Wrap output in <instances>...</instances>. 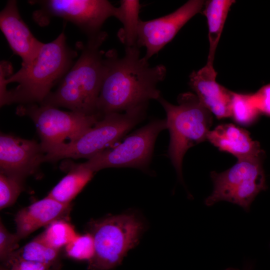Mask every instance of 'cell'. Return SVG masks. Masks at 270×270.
Here are the masks:
<instances>
[{"mask_svg":"<svg viewBox=\"0 0 270 270\" xmlns=\"http://www.w3.org/2000/svg\"><path fill=\"white\" fill-rule=\"evenodd\" d=\"M147 104L127 110L124 114L111 113L104 116L75 140L60 144L46 153L45 162L62 158L89 159L114 144L144 118Z\"/></svg>","mask_w":270,"mask_h":270,"instance_id":"5","label":"cell"},{"mask_svg":"<svg viewBox=\"0 0 270 270\" xmlns=\"http://www.w3.org/2000/svg\"><path fill=\"white\" fill-rule=\"evenodd\" d=\"M77 52L66 42L64 32L54 40L44 43L30 64L12 73L11 63H0V106L12 103L41 104L52 87L60 82L72 66Z\"/></svg>","mask_w":270,"mask_h":270,"instance_id":"2","label":"cell"},{"mask_svg":"<svg viewBox=\"0 0 270 270\" xmlns=\"http://www.w3.org/2000/svg\"><path fill=\"white\" fill-rule=\"evenodd\" d=\"M264 156L238 160L232 166L220 173L212 172L214 188L204 204L210 206L226 201L248 212L256 196L268 188L263 168Z\"/></svg>","mask_w":270,"mask_h":270,"instance_id":"7","label":"cell"},{"mask_svg":"<svg viewBox=\"0 0 270 270\" xmlns=\"http://www.w3.org/2000/svg\"><path fill=\"white\" fill-rule=\"evenodd\" d=\"M68 173L52 189L47 196L64 204L71 201L93 177L94 172L82 164L69 166Z\"/></svg>","mask_w":270,"mask_h":270,"instance_id":"17","label":"cell"},{"mask_svg":"<svg viewBox=\"0 0 270 270\" xmlns=\"http://www.w3.org/2000/svg\"><path fill=\"white\" fill-rule=\"evenodd\" d=\"M158 100L166 112L167 128L170 134L168 155L180 180L182 182L184 156L190 148L207 140L212 116L196 94L190 92L180 94L177 105L161 96Z\"/></svg>","mask_w":270,"mask_h":270,"instance_id":"4","label":"cell"},{"mask_svg":"<svg viewBox=\"0 0 270 270\" xmlns=\"http://www.w3.org/2000/svg\"><path fill=\"white\" fill-rule=\"evenodd\" d=\"M16 112L33 120L45 154L75 140L102 118L98 114L64 112L53 106L36 104H21Z\"/></svg>","mask_w":270,"mask_h":270,"instance_id":"8","label":"cell"},{"mask_svg":"<svg viewBox=\"0 0 270 270\" xmlns=\"http://www.w3.org/2000/svg\"><path fill=\"white\" fill-rule=\"evenodd\" d=\"M65 251L66 256L70 258L89 262L95 253L94 242L92 234L90 233L78 234L65 246Z\"/></svg>","mask_w":270,"mask_h":270,"instance_id":"23","label":"cell"},{"mask_svg":"<svg viewBox=\"0 0 270 270\" xmlns=\"http://www.w3.org/2000/svg\"><path fill=\"white\" fill-rule=\"evenodd\" d=\"M216 75L213 64L207 62L192 72L189 84L202 104L220 120L230 117L232 92L216 81Z\"/></svg>","mask_w":270,"mask_h":270,"instance_id":"14","label":"cell"},{"mask_svg":"<svg viewBox=\"0 0 270 270\" xmlns=\"http://www.w3.org/2000/svg\"><path fill=\"white\" fill-rule=\"evenodd\" d=\"M8 270H56L54 264H48L41 262L20 260H8L6 262Z\"/></svg>","mask_w":270,"mask_h":270,"instance_id":"27","label":"cell"},{"mask_svg":"<svg viewBox=\"0 0 270 270\" xmlns=\"http://www.w3.org/2000/svg\"><path fill=\"white\" fill-rule=\"evenodd\" d=\"M20 240L16 234L10 232L0 220V258L2 260L6 262L18 248Z\"/></svg>","mask_w":270,"mask_h":270,"instance_id":"25","label":"cell"},{"mask_svg":"<svg viewBox=\"0 0 270 270\" xmlns=\"http://www.w3.org/2000/svg\"><path fill=\"white\" fill-rule=\"evenodd\" d=\"M17 2L9 0L0 12V28L11 50L28 65L36 58L44 43L32 34L22 18Z\"/></svg>","mask_w":270,"mask_h":270,"instance_id":"13","label":"cell"},{"mask_svg":"<svg viewBox=\"0 0 270 270\" xmlns=\"http://www.w3.org/2000/svg\"><path fill=\"white\" fill-rule=\"evenodd\" d=\"M105 32L88 38L86 44L78 43L82 52L60 82L40 104L62 106L86 114H97V103L104 72V52L100 46Z\"/></svg>","mask_w":270,"mask_h":270,"instance_id":"3","label":"cell"},{"mask_svg":"<svg viewBox=\"0 0 270 270\" xmlns=\"http://www.w3.org/2000/svg\"><path fill=\"white\" fill-rule=\"evenodd\" d=\"M95 253L88 262L89 270H110L120 264L128 252L138 242L142 222L134 214H122L89 224Z\"/></svg>","mask_w":270,"mask_h":270,"instance_id":"6","label":"cell"},{"mask_svg":"<svg viewBox=\"0 0 270 270\" xmlns=\"http://www.w3.org/2000/svg\"><path fill=\"white\" fill-rule=\"evenodd\" d=\"M207 140L220 151L242 160L264 154L260 143L252 140L246 130L232 124L218 125L210 130Z\"/></svg>","mask_w":270,"mask_h":270,"instance_id":"16","label":"cell"},{"mask_svg":"<svg viewBox=\"0 0 270 270\" xmlns=\"http://www.w3.org/2000/svg\"><path fill=\"white\" fill-rule=\"evenodd\" d=\"M70 208V204H62L46 196L17 212L16 234L20 240L25 238L42 226L64 219Z\"/></svg>","mask_w":270,"mask_h":270,"instance_id":"15","label":"cell"},{"mask_svg":"<svg viewBox=\"0 0 270 270\" xmlns=\"http://www.w3.org/2000/svg\"><path fill=\"white\" fill-rule=\"evenodd\" d=\"M24 179L0 172V208L12 205L22 191Z\"/></svg>","mask_w":270,"mask_h":270,"instance_id":"24","label":"cell"},{"mask_svg":"<svg viewBox=\"0 0 270 270\" xmlns=\"http://www.w3.org/2000/svg\"><path fill=\"white\" fill-rule=\"evenodd\" d=\"M261 114L254 106L250 98V94L232 92L230 118L237 124L249 126L255 123Z\"/></svg>","mask_w":270,"mask_h":270,"instance_id":"22","label":"cell"},{"mask_svg":"<svg viewBox=\"0 0 270 270\" xmlns=\"http://www.w3.org/2000/svg\"><path fill=\"white\" fill-rule=\"evenodd\" d=\"M166 128V119L154 120L132 134L122 143L102 151L82 164L93 172L108 168H146L157 136Z\"/></svg>","mask_w":270,"mask_h":270,"instance_id":"10","label":"cell"},{"mask_svg":"<svg viewBox=\"0 0 270 270\" xmlns=\"http://www.w3.org/2000/svg\"><path fill=\"white\" fill-rule=\"evenodd\" d=\"M78 235L70 222L65 219H61L48 226L46 229L36 238L49 247L59 250Z\"/></svg>","mask_w":270,"mask_h":270,"instance_id":"21","label":"cell"},{"mask_svg":"<svg viewBox=\"0 0 270 270\" xmlns=\"http://www.w3.org/2000/svg\"><path fill=\"white\" fill-rule=\"evenodd\" d=\"M44 156L36 140L0 134V172L24 179L38 170Z\"/></svg>","mask_w":270,"mask_h":270,"instance_id":"12","label":"cell"},{"mask_svg":"<svg viewBox=\"0 0 270 270\" xmlns=\"http://www.w3.org/2000/svg\"><path fill=\"white\" fill-rule=\"evenodd\" d=\"M0 270H8L5 268H1Z\"/></svg>","mask_w":270,"mask_h":270,"instance_id":"29","label":"cell"},{"mask_svg":"<svg viewBox=\"0 0 270 270\" xmlns=\"http://www.w3.org/2000/svg\"><path fill=\"white\" fill-rule=\"evenodd\" d=\"M138 46L126 48L120 58L115 50L104 54V72L97 103L96 114H106L126 111L148 104L160 96L157 84L166 77V69L158 64L151 66L140 56Z\"/></svg>","mask_w":270,"mask_h":270,"instance_id":"1","label":"cell"},{"mask_svg":"<svg viewBox=\"0 0 270 270\" xmlns=\"http://www.w3.org/2000/svg\"><path fill=\"white\" fill-rule=\"evenodd\" d=\"M58 252V250L49 247L35 238L14 252L6 261L20 260L54 264Z\"/></svg>","mask_w":270,"mask_h":270,"instance_id":"20","label":"cell"},{"mask_svg":"<svg viewBox=\"0 0 270 270\" xmlns=\"http://www.w3.org/2000/svg\"><path fill=\"white\" fill-rule=\"evenodd\" d=\"M252 266L251 264H246L242 268V270H239L236 268H226L224 270H252Z\"/></svg>","mask_w":270,"mask_h":270,"instance_id":"28","label":"cell"},{"mask_svg":"<svg viewBox=\"0 0 270 270\" xmlns=\"http://www.w3.org/2000/svg\"><path fill=\"white\" fill-rule=\"evenodd\" d=\"M250 98L261 114L270 116V83L250 94Z\"/></svg>","mask_w":270,"mask_h":270,"instance_id":"26","label":"cell"},{"mask_svg":"<svg viewBox=\"0 0 270 270\" xmlns=\"http://www.w3.org/2000/svg\"><path fill=\"white\" fill-rule=\"evenodd\" d=\"M204 2L190 0L168 15L150 20H140L137 46L146 48L144 58L148 60L170 42L180 28L203 9Z\"/></svg>","mask_w":270,"mask_h":270,"instance_id":"11","label":"cell"},{"mask_svg":"<svg viewBox=\"0 0 270 270\" xmlns=\"http://www.w3.org/2000/svg\"><path fill=\"white\" fill-rule=\"evenodd\" d=\"M29 3L38 6L32 18L39 26H46L52 17H60L76 25L88 38L102 32L108 18H117L119 14L118 7L106 0H42Z\"/></svg>","mask_w":270,"mask_h":270,"instance_id":"9","label":"cell"},{"mask_svg":"<svg viewBox=\"0 0 270 270\" xmlns=\"http://www.w3.org/2000/svg\"><path fill=\"white\" fill-rule=\"evenodd\" d=\"M234 0H210L204 2L203 13L207 20L210 44L208 63L213 64L216 48Z\"/></svg>","mask_w":270,"mask_h":270,"instance_id":"18","label":"cell"},{"mask_svg":"<svg viewBox=\"0 0 270 270\" xmlns=\"http://www.w3.org/2000/svg\"><path fill=\"white\" fill-rule=\"evenodd\" d=\"M118 20L123 28L119 30L118 37L126 48L137 46L138 29L140 5L138 0H122L120 2Z\"/></svg>","mask_w":270,"mask_h":270,"instance_id":"19","label":"cell"}]
</instances>
